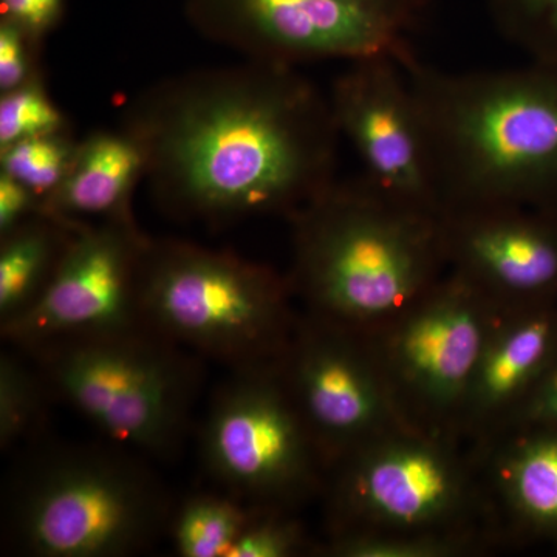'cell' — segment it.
I'll use <instances>...</instances> for the list:
<instances>
[{"mask_svg": "<svg viewBox=\"0 0 557 557\" xmlns=\"http://www.w3.org/2000/svg\"><path fill=\"white\" fill-rule=\"evenodd\" d=\"M121 127L145 150L157 207L185 222L289 219L336 180L332 106L298 67L245 60L170 76L139 91Z\"/></svg>", "mask_w": 557, "mask_h": 557, "instance_id": "1", "label": "cell"}, {"mask_svg": "<svg viewBox=\"0 0 557 557\" xmlns=\"http://www.w3.org/2000/svg\"><path fill=\"white\" fill-rule=\"evenodd\" d=\"M440 212L480 205L557 211V64L445 72L413 57Z\"/></svg>", "mask_w": 557, "mask_h": 557, "instance_id": "2", "label": "cell"}, {"mask_svg": "<svg viewBox=\"0 0 557 557\" xmlns=\"http://www.w3.org/2000/svg\"><path fill=\"white\" fill-rule=\"evenodd\" d=\"M287 274L306 313L370 335L445 276L437 214L364 177L335 182L288 219Z\"/></svg>", "mask_w": 557, "mask_h": 557, "instance_id": "3", "label": "cell"}, {"mask_svg": "<svg viewBox=\"0 0 557 557\" xmlns=\"http://www.w3.org/2000/svg\"><path fill=\"white\" fill-rule=\"evenodd\" d=\"M174 509L134 450L112 442L54 446L11 483L7 541L36 557L134 556L168 533Z\"/></svg>", "mask_w": 557, "mask_h": 557, "instance_id": "4", "label": "cell"}, {"mask_svg": "<svg viewBox=\"0 0 557 557\" xmlns=\"http://www.w3.org/2000/svg\"><path fill=\"white\" fill-rule=\"evenodd\" d=\"M287 276L263 263L150 237L139 271L141 324L230 370L276 361L295 330Z\"/></svg>", "mask_w": 557, "mask_h": 557, "instance_id": "5", "label": "cell"}, {"mask_svg": "<svg viewBox=\"0 0 557 557\" xmlns=\"http://www.w3.org/2000/svg\"><path fill=\"white\" fill-rule=\"evenodd\" d=\"M27 354L51 397L108 442L161 460L180 453L199 397V355L145 325L54 341Z\"/></svg>", "mask_w": 557, "mask_h": 557, "instance_id": "6", "label": "cell"}, {"mask_svg": "<svg viewBox=\"0 0 557 557\" xmlns=\"http://www.w3.org/2000/svg\"><path fill=\"white\" fill-rule=\"evenodd\" d=\"M327 539L350 534L483 533L504 549L472 450L454 435L403 426L330 469Z\"/></svg>", "mask_w": 557, "mask_h": 557, "instance_id": "7", "label": "cell"}, {"mask_svg": "<svg viewBox=\"0 0 557 557\" xmlns=\"http://www.w3.org/2000/svg\"><path fill=\"white\" fill-rule=\"evenodd\" d=\"M200 456L223 493L252 507L296 511L327 479L276 361L231 370L201 426Z\"/></svg>", "mask_w": 557, "mask_h": 557, "instance_id": "8", "label": "cell"}, {"mask_svg": "<svg viewBox=\"0 0 557 557\" xmlns=\"http://www.w3.org/2000/svg\"><path fill=\"white\" fill-rule=\"evenodd\" d=\"M429 0H185L190 27L245 60L311 62L416 57Z\"/></svg>", "mask_w": 557, "mask_h": 557, "instance_id": "9", "label": "cell"}, {"mask_svg": "<svg viewBox=\"0 0 557 557\" xmlns=\"http://www.w3.org/2000/svg\"><path fill=\"white\" fill-rule=\"evenodd\" d=\"M498 310L446 271L408 310L368 335L409 426L457 437L469 381Z\"/></svg>", "mask_w": 557, "mask_h": 557, "instance_id": "10", "label": "cell"}, {"mask_svg": "<svg viewBox=\"0 0 557 557\" xmlns=\"http://www.w3.org/2000/svg\"><path fill=\"white\" fill-rule=\"evenodd\" d=\"M276 362L327 474L373 440L409 426L364 333L302 311Z\"/></svg>", "mask_w": 557, "mask_h": 557, "instance_id": "11", "label": "cell"}, {"mask_svg": "<svg viewBox=\"0 0 557 557\" xmlns=\"http://www.w3.org/2000/svg\"><path fill=\"white\" fill-rule=\"evenodd\" d=\"M149 239L135 218L84 223L38 302L0 325L2 338L33 351L54 341L143 325L138 285Z\"/></svg>", "mask_w": 557, "mask_h": 557, "instance_id": "12", "label": "cell"}, {"mask_svg": "<svg viewBox=\"0 0 557 557\" xmlns=\"http://www.w3.org/2000/svg\"><path fill=\"white\" fill-rule=\"evenodd\" d=\"M341 138L357 152L370 185L392 199L440 214L423 113L401 62H351L329 94Z\"/></svg>", "mask_w": 557, "mask_h": 557, "instance_id": "13", "label": "cell"}, {"mask_svg": "<svg viewBox=\"0 0 557 557\" xmlns=\"http://www.w3.org/2000/svg\"><path fill=\"white\" fill-rule=\"evenodd\" d=\"M449 273L500 309L557 304V211L480 205L438 214Z\"/></svg>", "mask_w": 557, "mask_h": 557, "instance_id": "14", "label": "cell"}, {"mask_svg": "<svg viewBox=\"0 0 557 557\" xmlns=\"http://www.w3.org/2000/svg\"><path fill=\"white\" fill-rule=\"evenodd\" d=\"M557 348V304L498 310L457 421V437L475 450L500 435Z\"/></svg>", "mask_w": 557, "mask_h": 557, "instance_id": "15", "label": "cell"}, {"mask_svg": "<svg viewBox=\"0 0 557 557\" xmlns=\"http://www.w3.org/2000/svg\"><path fill=\"white\" fill-rule=\"evenodd\" d=\"M472 454L504 547L557 552V426H515Z\"/></svg>", "mask_w": 557, "mask_h": 557, "instance_id": "16", "label": "cell"}, {"mask_svg": "<svg viewBox=\"0 0 557 557\" xmlns=\"http://www.w3.org/2000/svg\"><path fill=\"white\" fill-rule=\"evenodd\" d=\"M146 175L148 160L134 135L121 126L90 132L44 211L73 222L135 218L132 201Z\"/></svg>", "mask_w": 557, "mask_h": 557, "instance_id": "17", "label": "cell"}, {"mask_svg": "<svg viewBox=\"0 0 557 557\" xmlns=\"http://www.w3.org/2000/svg\"><path fill=\"white\" fill-rule=\"evenodd\" d=\"M84 223L42 211L0 236V325L38 302Z\"/></svg>", "mask_w": 557, "mask_h": 557, "instance_id": "18", "label": "cell"}, {"mask_svg": "<svg viewBox=\"0 0 557 557\" xmlns=\"http://www.w3.org/2000/svg\"><path fill=\"white\" fill-rule=\"evenodd\" d=\"M231 494H193L174 509L170 536L182 557H228L256 511Z\"/></svg>", "mask_w": 557, "mask_h": 557, "instance_id": "19", "label": "cell"}, {"mask_svg": "<svg viewBox=\"0 0 557 557\" xmlns=\"http://www.w3.org/2000/svg\"><path fill=\"white\" fill-rule=\"evenodd\" d=\"M502 549L483 533L350 534L325 539L318 555L330 557H469Z\"/></svg>", "mask_w": 557, "mask_h": 557, "instance_id": "20", "label": "cell"}, {"mask_svg": "<svg viewBox=\"0 0 557 557\" xmlns=\"http://www.w3.org/2000/svg\"><path fill=\"white\" fill-rule=\"evenodd\" d=\"M49 397L50 388L38 366L32 369L20 355L3 351L0 357V448L3 453L39 434Z\"/></svg>", "mask_w": 557, "mask_h": 557, "instance_id": "21", "label": "cell"}, {"mask_svg": "<svg viewBox=\"0 0 557 557\" xmlns=\"http://www.w3.org/2000/svg\"><path fill=\"white\" fill-rule=\"evenodd\" d=\"M78 145L72 129L13 143L0 148V174L27 186L46 203L67 177Z\"/></svg>", "mask_w": 557, "mask_h": 557, "instance_id": "22", "label": "cell"}, {"mask_svg": "<svg viewBox=\"0 0 557 557\" xmlns=\"http://www.w3.org/2000/svg\"><path fill=\"white\" fill-rule=\"evenodd\" d=\"M496 30L530 61L557 64V0H485Z\"/></svg>", "mask_w": 557, "mask_h": 557, "instance_id": "23", "label": "cell"}, {"mask_svg": "<svg viewBox=\"0 0 557 557\" xmlns=\"http://www.w3.org/2000/svg\"><path fill=\"white\" fill-rule=\"evenodd\" d=\"M67 129V115L50 97L46 79L0 94V148Z\"/></svg>", "mask_w": 557, "mask_h": 557, "instance_id": "24", "label": "cell"}, {"mask_svg": "<svg viewBox=\"0 0 557 557\" xmlns=\"http://www.w3.org/2000/svg\"><path fill=\"white\" fill-rule=\"evenodd\" d=\"M295 511L256 508L228 557H295L319 553Z\"/></svg>", "mask_w": 557, "mask_h": 557, "instance_id": "25", "label": "cell"}, {"mask_svg": "<svg viewBox=\"0 0 557 557\" xmlns=\"http://www.w3.org/2000/svg\"><path fill=\"white\" fill-rule=\"evenodd\" d=\"M44 42L46 39L0 17V94L46 79Z\"/></svg>", "mask_w": 557, "mask_h": 557, "instance_id": "26", "label": "cell"}, {"mask_svg": "<svg viewBox=\"0 0 557 557\" xmlns=\"http://www.w3.org/2000/svg\"><path fill=\"white\" fill-rule=\"evenodd\" d=\"M67 0H0V17L47 39L62 24Z\"/></svg>", "mask_w": 557, "mask_h": 557, "instance_id": "27", "label": "cell"}, {"mask_svg": "<svg viewBox=\"0 0 557 557\" xmlns=\"http://www.w3.org/2000/svg\"><path fill=\"white\" fill-rule=\"evenodd\" d=\"M522 424L557 426V348L505 431Z\"/></svg>", "mask_w": 557, "mask_h": 557, "instance_id": "28", "label": "cell"}, {"mask_svg": "<svg viewBox=\"0 0 557 557\" xmlns=\"http://www.w3.org/2000/svg\"><path fill=\"white\" fill-rule=\"evenodd\" d=\"M44 211V201L27 186L0 174V236Z\"/></svg>", "mask_w": 557, "mask_h": 557, "instance_id": "29", "label": "cell"}]
</instances>
